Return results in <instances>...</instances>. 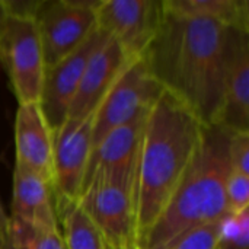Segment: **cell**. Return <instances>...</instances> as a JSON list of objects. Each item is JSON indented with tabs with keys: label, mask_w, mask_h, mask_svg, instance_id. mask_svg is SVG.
I'll use <instances>...</instances> for the list:
<instances>
[{
	"label": "cell",
	"mask_w": 249,
	"mask_h": 249,
	"mask_svg": "<svg viewBox=\"0 0 249 249\" xmlns=\"http://www.w3.org/2000/svg\"><path fill=\"white\" fill-rule=\"evenodd\" d=\"M232 32L213 20L163 9L159 31L143 54L160 88L207 127L219 124Z\"/></svg>",
	"instance_id": "1"
},
{
	"label": "cell",
	"mask_w": 249,
	"mask_h": 249,
	"mask_svg": "<svg viewBox=\"0 0 249 249\" xmlns=\"http://www.w3.org/2000/svg\"><path fill=\"white\" fill-rule=\"evenodd\" d=\"M206 125L177 96L162 89L149 109L134 174L136 244L143 245L200 149Z\"/></svg>",
	"instance_id": "2"
},
{
	"label": "cell",
	"mask_w": 249,
	"mask_h": 249,
	"mask_svg": "<svg viewBox=\"0 0 249 249\" xmlns=\"http://www.w3.org/2000/svg\"><path fill=\"white\" fill-rule=\"evenodd\" d=\"M232 131L206 125L197 156L142 248L162 249L188 229L217 223L228 214L226 184L232 172Z\"/></svg>",
	"instance_id": "3"
},
{
	"label": "cell",
	"mask_w": 249,
	"mask_h": 249,
	"mask_svg": "<svg viewBox=\"0 0 249 249\" xmlns=\"http://www.w3.org/2000/svg\"><path fill=\"white\" fill-rule=\"evenodd\" d=\"M160 92L144 57L130 61L93 114L92 152L112 130L149 111Z\"/></svg>",
	"instance_id": "4"
},
{
	"label": "cell",
	"mask_w": 249,
	"mask_h": 249,
	"mask_svg": "<svg viewBox=\"0 0 249 249\" xmlns=\"http://www.w3.org/2000/svg\"><path fill=\"white\" fill-rule=\"evenodd\" d=\"M0 64L22 104H39L45 63L35 20L7 16L0 32Z\"/></svg>",
	"instance_id": "5"
},
{
	"label": "cell",
	"mask_w": 249,
	"mask_h": 249,
	"mask_svg": "<svg viewBox=\"0 0 249 249\" xmlns=\"http://www.w3.org/2000/svg\"><path fill=\"white\" fill-rule=\"evenodd\" d=\"M133 187L115 177L96 174L88 179L79 200L109 249H131L137 245Z\"/></svg>",
	"instance_id": "6"
},
{
	"label": "cell",
	"mask_w": 249,
	"mask_h": 249,
	"mask_svg": "<svg viewBox=\"0 0 249 249\" xmlns=\"http://www.w3.org/2000/svg\"><path fill=\"white\" fill-rule=\"evenodd\" d=\"M93 114L86 118L69 117L54 133L51 188L57 217L67 207L77 204L83 194L92 155Z\"/></svg>",
	"instance_id": "7"
},
{
	"label": "cell",
	"mask_w": 249,
	"mask_h": 249,
	"mask_svg": "<svg viewBox=\"0 0 249 249\" xmlns=\"http://www.w3.org/2000/svg\"><path fill=\"white\" fill-rule=\"evenodd\" d=\"M101 0H42L35 26L45 69L54 66L85 42L96 26L95 12Z\"/></svg>",
	"instance_id": "8"
},
{
	"label": "cell",
	"mask_w": 249,
	"mask_h": 249,
	"mask_svg": "<svg viewBox=\"0 0 249 249\" xmlns=\"http://www.w3.org/2000/svg\"><path fill=\"white\" fill-rule=\"evenodd\" d=\"M163 18L162 0H101L96 26L115 39L130 58L144 54Z\"/></svg>",
	"instance_id": "9"
},
{
	"label": "cell",
	"mask_w": 249,
	"mask_h": 249,
	"mask_svg": "<svg viewBox=\"0 0 249 249\" xmlns=\"http://www.w3.org/2000/svg\"><path fill=\"white\" fill-rule=\"evenodd\" d=\"M107 38L108 35L95 26L82 45L54 66L45 69L39 107L53 133L66 121L85 69L92 54L107 41Z\"/></svg>",
	"instance_id": "10"
},
{
	"label": "cell",
	"mask_w": 249,
	"mask_h": 249,
	"mask_svg": "<svg viewBox=\"0 0 249 249\" xmlns=\"http://www.w3.org/2000/svg\"><path fill=\"white\" fill-rule=\"evenodd\" d=\"M133 60L115 39L108 36L92 54L69 108L67 118H86L93 114L118 76Z\"/></svg>",
	"instance_id": "11"
},
{
	"label": "cell",
	"mask_w": 249,
	"mask_h": 249,
	"mask_svg": "<svg viewBox=\"0 0 249 249\" xmlns=\"http://www.w3.org/2000/svg\"><path fill=\"white\" fill-rule=\"evenodd\" d=\"M15 149L18 163L44 178L50 185L53 184L54 133L38 102L18 105Z\"/></svg>",
	"instance_id": "12"
},
{
	"label": "cell",
	"mask_w": 249,
	"mask_h": 249,
	"mask_svg": "<svg viewBox=\"0 0 249 249\" xmlns=\"http://www.w3.org/2000/svg\"><path fill=\"white\" fill-rule=\"evenodd\" d=\"M147 114L149 111L136 117L133 121L112 130L96 146L90 155L85 185L88 179L96 174L115 177L134 185L136 163Z\"/></svg>",
	"instance_id": "13"
},
{
	"label": "cell",
	"mask_w": 249,
	"mask_h": 249,
	"mask_svg": "<svg viewBox=\"0 0 249 249\" xmlns=\"http://www.w3.org/2000/svg\"><path fill=\"white\" fill-rule=\"evenodd\" d=\"M220 127L249 131V34L233 31L223 83Z\"/></svg>",
	"instance_id": "14"
},
{
	"label": "cell",
	"mask_w": 249,
	"mask_h": 249,
	"mask_svg": "<svg viewBox=\"0 0 249 249\" xmlns=\"http://www.w3.org/2000/svg\"><path fill=\"white\" fill-rule=\"evenodd\" d=\"M9 217L35 229L60 228L51 185L18 162H15L13 171L12 213Z\"/></svg>",
	"instance_id": "15"
},
{
	"label": "cell",
	"mask_w": 249,
	"mask_h": 249,
	"mask_svg": "<svg viewBox=\"0 0 249 249\" xmlns=\"http://www.w3.org/2000/svg\"><path fill=\"white\" fill-rule=\"evenodd\" d=\"M162 4L168 12L213 20L228 29L249 34L248 0H162Z\"/></svg>",
	"instance_id": "16"
},
{
	"label": "cell",
	"mask_w": 249,
	"mask_h": 249,
	"mask_svg": "<svg viewBox=\"0 0 249 249\" xmlns=\"http://www.w3.org/2000/svg\"><path fill=\"white\" fill-rule=\"evenodd\" d=\"M58 223L67 249H109L104 235L79 203L67 207L58 216Z\"/></svg>",
	"instance_id": "17"
},
{
	"label": "cell",
	"mask_w": 249,
	"mask_h": 249,
	"mask_svg": "<svg viewBox=\"0 0 249 249\" xmlns=\"http://www.w3.org/2000/svg\"><path fill=\"white\" fill-rule=\"evenodd\" d=\"M9 232L20 249H67L60 228L35 229L9 217Z\"/></svg>",
	"instance_id": "18"
},
{
	"label": "cell",
	"mask_w": 249,
	"mask_h": 249,
	"mask_svg": "<svg viewBox=\"0 0 249 249\" xmlns=\"http://www.w3.org/2000/svg\"><path fill=\"white\" fill-rule=\"evenodd\" d=\"M217 249H249V209L220 220Z\"/></svg>",
	"instance_id": "19"
},
{
	"label": "cell",
	"mask_w": 249,
	"mask_h": 249,
	"mask_svg": "<svg viewBox=\"0 0 249 249\" xmlns=\"http://www.w3.org/2000/svg\"><path fill=\"white\" fill-rule=\"evenodd\" d=\"M220 222L185 231L162 249H217Z\"/></svg>",
	"instance_id": "20"
},
{
	"label": "cell",
	"mask_w": 249,
	"mask_h": 249,
	"mask_svg": "<svg viewBox=\"0 0 249 249\" xmlns=\"http://www.w3.org/2000/svg\"><path fill=\"white\" fill-rule=\"evenodd\" d=\"M228 214H238L249 209V175L232 171L226 184Z\"/></svg>",
	"instance_id": "21"
},
{
	"label": "cell",
	"mask_w": 249,
	"mask_h": 249,
	"mask_svg": "<svg viewBox=\"0 0 249 249\" xmlns=\"http://www.w3.org/2000/svg\"><path fill=\"white\" fill-rule=\"evenodd\" d=\"M229 158L232 171L249 175V131H232L229 140Z\"/></svg>",
	"instance_id": "22"
},
{
	"label": "cell",
	"mask_w": 249,
	"mask_h": 249,
	"mask_svg": "<svg viewBox=\"0 0 249 249\" xmlns=\"http://www.w3.org/2000/svg\"><path fill=\"white\" fill-rule=\"evenodd\" d=\"M1 1L7 16L32 19V20H35L38 9L42 3V0H1Z\"/></svg>",
	"instance_id": "23"
},
{
	"label": "cell",
	"mask_w": 249,
	"mask_h": 249,
	"mask_svg": "<svg viewBox=\"0 0 249 249\" xmlns=\"http://www.w3.org/2000/svg\"><path fill=\"white\" fill-rule=\"evenodd\" d=\"M0 249H20L16 245V242L13 241V238L10 236L9 225L6 229L0 231Z\"/></svg>",
	"instance_id": "24"
},
{
	"label": "cell",
	"mask_w": 249,
	"mask_h": 249,
	"mask_svg": "<svg viewBox=\"0 0 249 249\" xmlns=\"http://www.w3.org/2000/svg\"><path fill=\"white\" fill-rule=\"evenodd\" d=\"M7 225H9V216L4 213V210H3V207L0 204V231L1 229H6Z\"/></svg>",
	"instance_id": "25"
},
{
	"label": "cell",
	"mask_w": 249,
	"mask_h": 249,
	"mask_svg": "<svg viewBox=\"0 0 249 249\" xmlns=\"http://www.w3.org/2000/svg\"><path fill=\"white\" fill-rule=\"evenodd\" d=\"M6 18H7V13H6V9H4V6H3V1L0 0V32H1V28H3V25H4Z\"/></svg>",
	"instance_id": "26"
},
{
	"label": "cell",
	"mask_w": 249,
	"mask_h": 249,
	"mask_svg": "<svg viewBox=\"0 0 249 249\" xmlns=\"http://www.w3.org/2000/svg\"><path fill=\"white\" fill-rule=\"evenodd\" d=\"M131 249H143V248H142V247H139V245H136V247H133Z\"/></svg>",
	"instance_id": "27"
}]
</instances>
